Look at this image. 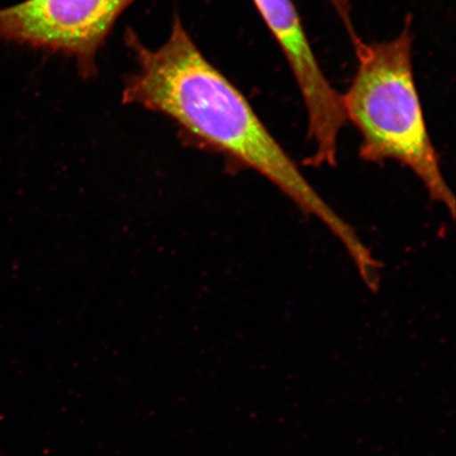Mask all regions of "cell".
<instances>
[{"label":"cell","instance_id":"1","mask_svg":"<svg viewBox=\"0 0 456 456\" xmlns=\"http://www.w3.org/2000/svg\"><path fill=\"white\" fill-rule=\"evenodd\" d=\"M130 37L138 69L125 85V102L173 118L202 144L264 175L341 243L351 240L353 226L314 190L240 91L205 59L178 16L159 48Z\"/></svg>","mask_w":456,"mask_h":456},{"label":"cell","instance_id":"2","mask_svg":"<svg viewBox=\"0 0 456 456\" xmlns=\"http://www.w3.org/2000/svg\"><path fill=\"white\" fill-rule=\"evenodd\" d=\"M357 69L342 94L346 121L361 134L363 161H395L411 170L433 201L455 216V198L444 178L440 158L428 133L412 68L409 24L395 38L354 44Z\"/></svg>","mask_w":456,"mask_h":456},{"label":"cell","instance_id":"3","mask_svg":"<svg viewBox=\"0 0 456 456\" xmlns=\"http://www.w3.org/2000/svg\"><path fill=\"white\" fill-rule=\"evenodd\" d=\"M135 0H26L0 9V38L77 59L85 76L118 16Z\"/></svg>","mask_w":456,"mask_h":456},{"label":"cell","instance_id":"4","mask_svg":"<svg viewBox=\"0 0 456 456\" xmlns=\"http://www.w3.org/2000/svg\"><path fill=\"white\" fill-rule=\"evenodd\" d=\"M256 10L281 45L304 99L314 144L311 163L334 167L338 141L346 122L344 99L319 66L292 0H253Z\"/></svg>","mask_w":456,"mask_h":456}]
</instances>
